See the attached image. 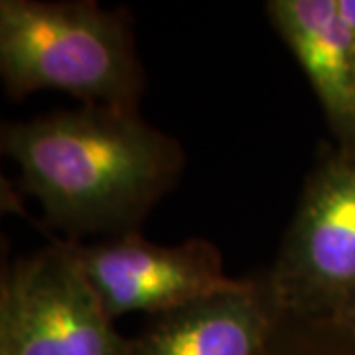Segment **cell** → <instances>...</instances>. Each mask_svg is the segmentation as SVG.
Wrapping results in <instances>:
<instances>
[{"label":"cell","instance_id":"1","mask_svg":"<svg viewBox=\"0 0 355 355\" xmlns=\"http://www.w3.org/2000/svg\"><path fill=\"white\" fill-rule=\"evenodd\" d=\"M2 153L51 225L79 237L135 233L178 182L184 150L137 109L85 105L6 123Z\"/></svg>","mask_w":355,"mask_h":355},{"label":"cell","instance_id":"2","mask_svg":"<svg viewBox=\"0 0 355 355\" xmlns=\"http://www.w3.org/2000/svg\"><path fill=\"white\" fill-rule=\"evenodd\" d=\"M6 91H62L87 105L137 109L144 87L127 18L97 2H0Z\"/></svg>","mask_w":355,"mask_h":355},{"label":"cell","instance_id":"3","mask_svg":"<svg viewBox=\"0 0 355 355\" xmlns=\"http://www.w3.org/2000/svg\"><path fill=\"white\" fill-rule=\"evenodd\" d=\"M280 320H330L355 294V150L336 146L306 180L266 277Z\"/></svg>","mask_w":355,"mask_h":355},{"label":"cell","instance_id":"4","mask_svg":"<svg viewBox=\"0 0 355 355\" xmlns=\"http://www.w3.org/2000/svg\"><path fill=\"white\" fill-rule=\"evenodd\" d=\"M0 343L12 355H127L67 241L26 257L0 288Z\"/></svg>","mask_w":355,"mask_h":355},{"label":"cell","instance_id":"5","mask_svg":"<svg viewBox=\"0 0 355 355\" xmlns=\"http://www.w3.org/2000/svg\"><path fill=\"white\" fill-rule=\"evenodd\" d=\"M67 243L111 320L135 312L168 314L237 291L249 280L227 277L221 253L205 239L170 247L146 241L135 231L95 245Z\"/></svg>","mask_w":355,"mask_h":355},{"label":"cell","instance_id":"6","mask_svg":"<svg viewBox=\"0 0 355 355\" xmlns=\"http://www.w3.org/2000/svg\"><path fill=\"white\" fill-rule=\"evenodd\" d=\"M280 318L266 280H247L168 314L153 324L127 355H265Z\"/></svg>","mask_w":355,"mask_h":355},{"label":"cell","instance_id":"7","mask_svg":"<svg viewBox=\"0 0 355 355\" xmlns=\"http://www.w3.org/2000/svg\"><path fill=\"white\" fill-rule=\"evenodd\" d=\"M266 12L304 69L336 146L355 150V36L338 0H270Z\"/></svg>","mask_w":355,"mask_h":355},{"label":"cell","instance_id":"8","mask_svg":"<svg viewBox=\"0 0 355 355\" xmlns=\"http://www.w3.org/2000/svg\"><path fill=\"white\" fill-rule=\"evenodd\" d=\"M328 322L340 326L342 330L355 336V294L342 306V308H340V310H338V312H336V316L330 318Z\"/></svg>","mask_w":355,"mask_h":355},{"label":"cell","instance_id":"9","mask_svg":"<svg viewBox=\"0 0 355 355\" xmlns=\"http://www.w3.org/2000/svg\"><path fill=\"white\" fill-rule=\"evenodd\" d=\"M338 8L355 36V0H338Z\"/></svg>","mask_w":355,"mask_h":355},{"label":"cell","instance_id":"10","mask_svg":"<svg viewBox=\"0 0 355 355\" xmlns=\"http://www.w3.org/2000/svg\"><path fill=\"white\" fill-rule=\"evenodd\" d=\"M0 355H12V354H10V349H8L4 343H0Z\"/></svg>","mask_w":355,"mask_h":355}]
</instances>
